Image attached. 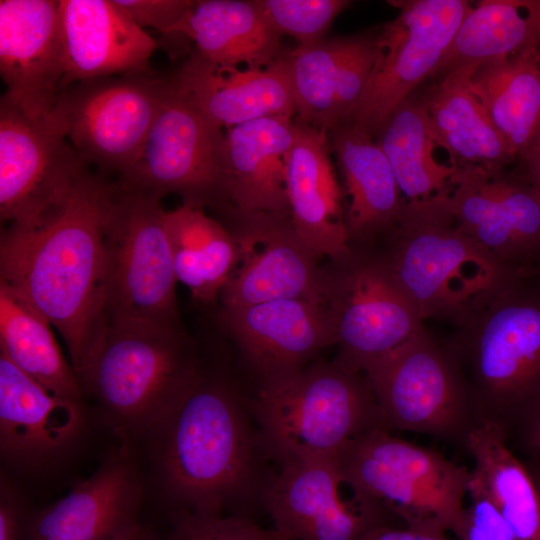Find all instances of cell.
I'll return each instance as SVG.
<instances>
[{
    "label": "cell",
    "mask_w": 540,
    "mask_h": 540,
    "mask_svg": "<svg viewBox=\"0 0 540 540\" xmlns=\"http://www.w3.org/2000/svg\"><path fill=\"white\" fill-rule=\"evenodd\" d=\"M116 192V182L86 168L48 209L1 233L0 286L56 328L79 384L105 321V237Z\"/></svg>",
    "instance_id": "obj_1"
},
{
    "label": "cell",
    "mask_w": 540,
    "mask_h": 540,
    "mask_svg": "<svg viewBox=\"0 0 540 540\" xmlns=\"http://www.w3.org/2000/svg\"><path fill=\"white\" fill-rule=\"evenodd\" d=\"M225 371L200 366L179 399L146 436L162 487L176 510L256 521L275 470L250 407Z\"/></svg>",
    "instance_id": "obj_2"
},
{
    "label": "cell",
    "mask_w": 540,
    "mask_h": 540,
    "mask_svg": "<svg viewBox=\"0 0 540 540\" xmlns=\"http://www.w3.org/2000/svg\"><path fill=\"white\" fill-rule=\"evenodd\" d=\"M443 342L477 424L509 442L540 404V274H510Z\"/></svg>",
    "instance_id": "obj_3"
},
{
    "label": "cell",
    "mask_w": 540,
    "mask_h": 540,
    "mask_svg": "<svg viewBox=\"0 0 540 540\" xmlns=\"http://www.w3.org/2000/svg\"><path fill=\"white\" fill-rule=\"evenodd\" d=\"M442 193L405 202L397 223L376 244L421 319L457 326L516 271L456 226Z\"/></svg>",
    "instance_id": "obj_4"
},
{
    "label": "cell",
    "mask_w": 540,
    "mask_h": 540,
    "mask_svg": "<svg viewBox=\"0 0 540 540\" xmlns=\"http://www.w3.org/2000/svg\"><path fill=\"white\" fill-rule=\"evenodd\" d=\"M201 360L182 327L106 317L82 392L123 436H147L167 415Z\"/></svg>",
    "instance_id": "obj_5"
},
{
    "label": "cell",
    "mask_w": 540,
    "mask_h": 540,
    "mask_svg": "<svg viewBox=\"0 0 540 540\" xmlns=\"http://www.w3.org/2000/svg\"><path fill=\"white\" fill-rule=\"evenodd\" d=\"M250 407L276 466L302 456L336 457L352 439L388 430L366 375L335 359H316L286 378L259 386Z\"/></svg>",
    "instance_id": "obj_6"
},
{
    "label": "cell",
    "mask_w": 540,
    "mask_h": 540,
    "mask_svg": "<svg viewBox=\"0 0 540 540\" xmlns=\"http://www.w3.org/2000/svg\"><path fill=\"white\" fill-rule=\"evenodd\" d=\"M336 459L358 502L386 510L409 528L459 531L471 474L465 466L382 429L352 439Z\"/></svg>",
    "instance_id": "obj_7"
},
{
    "label": "cell",
    "mask_w": 540,
    "mask_h": 540,
    "mask_svg": "<svg viewBox=\"0 0 540 540\" xmlns=\"http://www.w3.org/2000/svg\"><path fill=\"white\" fill-rule=\"evenodd\" d=\"M323 269L324 305L331 314L338 347L335 360L344 367L364 373L425 328L376 243L348 244Z\"/></svg>",
    "instance_id": "obj_8"
},
{
    "label": "cell",
    "mask_w": 540,
    "mask_h": 540,
    "mask_svg": "<svg viewBox=\"0 0 540 540\" xmlns=\"http://www.w3.org/2000/svg\"><path fill=\"white\" fill-rule=\"evenodd\" d=\"M116 183L105 237V318L182 327L167 211L160 197Z\"/></svg>",
    "instance_id": "obj_9"
},
{
    "label": "cell",
    "mask_w": 540,
    "mask_h": 540,
    "mask_svg": "<svg viewBox=\"0 0 540 540\" xmlns=\"http://www.w3.org/2000/svg\"><path fill=\"white\" fill-rule=\"evenodd\" d=\"M224 130L214 126L167 76L160 106L133 164L117 182L184 205L228 208Z\"/></svg>",
    "instance_id": "obj_10"
},
{
    "label": "cell",
    "mask_w": 540,
    "mask_h": 540,
    "mask_svg": "<svg viewBox=\"0 0 540 540\" xmlns=\"http://www.w3.org/2000/svg\"><path fill=\"white\" fill-rule=\"evenodd\" d=\"M364 374L389 431L424 433L464 447L478 426L456 360L425 328Z\"/></svg>",
    "instance_id": "obj_11"
},
{
    "label": "cell",
    "mask_w": 540,
    "mask_h": 540,
    "mask_svg": "<svg viewBox=\"0 0 540 540\" xmlns=\"http://www.w3.org/2000/svg\"><path fill=\"white\" fill-rule=\"evenodd\" d=\"M396 17L378 31L379 55L368 83L340 123L374 139L391 113L433 77L472 4L466 0L390 1Z\"/></svg>",
    "instance_id": "obj_12"
},
{
    "label": "cell",
    "mask_w": 540,
    "mask_h": 540,
    "mask_svg": "<svg viewBox=\"0 0 540 540\" xmlns=\"http://www.w3.org/2000/svg\"><path fill=\"white\" fill-rule=\"evenodd\" d=\"M166 77L118 75L61 91L67 139L82 161L103 173H124L137 158L162 99Z\"/></svg>",
    "instance_id": "obj_13"
},
{
    "label": "cell",
    "mask_w": 540,
    "mask_h": 540,
    "mask_svg": "<svg viewBox=\"0 0 540 540\" xmlns=\"http://www.w3.org/2000/svg\"><path fill=\"white\" fill-rule=\"evenodd\" d=\"M442 196L456 226L503 266L540 265V192L521 174L457 168Z\"/></svg>",
    "instance_id": "obj_14"
},
{
    "label": "cell",
    "mask_w": 540,
    "mask_h": 540,
    "mask_svg": "<svg viewBox=\"0 0 540 540\" xmlns=\"http://www.w3.org/2000/svg\"><path fill=\"white\" fill-rule=\"evenodd\" d=\"M238 245L237 265L221 291L222 307L285 299L324 304L325 275L289 216L223 212Z\"/></svg>",
    "instance_id": "obj_15"
},
{
    "label": "cell",
    "mask_w": 540,
    "mask_h": 540,
    "mask_svg": "<svg viewBox=\"0 0 540 540\" xmlns=\"http://www.w3.org/2000/svg\"><path fill=\"white\" fill-rule=\"evenodd\" d=\"M342 483L336 457L288 460L277 466L266 487L264 512L283 540H361L376 527L392 525L396 518L382 508L353 497L343 502Z\"/></svg>",
    "instance_id": "obj_16"
},
{
    "label": "cell",
    "mask_w": 540,
    "mask_h": 540,
    "mask_svg": "<svg viewBox=\"0 0 540 540\" xmlns=\"http://www.w3.org/2000/svg\"><path fill=\"white\" fill-rule=\"evenodd\" d=\"M63 124L37 123L0 100V215L14 224L40 215L87 168Z\"/></svg>",
    "instance_id": "obj_17"
},
{
    "label": "cell",
    "mask_w": 540,
    "mask_h": 540,
    "mask_svg": "<svg viewBox=\"0 0 540 540\" xmlns=\"http://www.w3.org/2000/svg\"><path fill=\"white\" fill-rule=\"evenodd\" d=\"M3 94L29 119L64 124L59 109L65 74L59 1H0Z\"/></svg>",
    "instance_id": "obj_18"
},
{
    "label": "cell",
    "mask_w": 540,
    "mask_h": 540,
    "mask_svg": "<svg viewBox=\"0 0 540 540\" xmlns=\"http://www.w3.org/2000/svg\"><path fill=\"white\" fill-rule=\"evenodd\" d=\"M221 322L258 387L302 370L336 343L327 307L303 299L222 307Z\"/></svg>",
    "instance_id": "obj_19"
},
{
    "label": "cell",
    "mask_w": 540,
    "mask_h": 540,
    "mask_svg": "<svg viewBox=\"0 0 540 540\" xmlns=\"http://www.w3.org/2000/svg\"><path fill=\"white\" fill-rule=\"evenodd\" d=\"M84 404L56 396L0 351V450L21 469L48 466L84 431Z\"/></svg>",
    "instance_id": "obj_20"
},
{
    "label": "cell",
    "mask_w": 540,
    "mask_h": 540,
    "mask_svg": "<svg viewBox=\"0 0 540 540\" xmlns=\"http://www.w3.org/2000/svg\"><path fill=\"white\" fill-rule=\"evenodd\" d=\"M142 486L126 449L39 512L32 540H135Z\"/></svg>",
    "instance_id": "obj_21"
},
{
    "label": "cell",
    "mask_w": 540,
    "mask_h": 540,
    "mask_svg": "<svg viewBox=\"0 0 540 540\" xmlns=\"http://www.w3.org/2000/svg\"><path fill=\"white\" fill-rule=\"evenodd\" d=\"M61 89L98 78L150 73L157 41L115 0H60Z\"/></svg>",
    "instance_id": "obj_22"
},
{
    "label": "cell",
    "mask_w": 540,
    "mask_h": 540,
    "mask_svg": "<svg viewBox=\"0 0 540 540\" xmlns=\"http://www.w3.org/2000/svg\"><path fill=\"white\" fill-rule=\"evenodd\" d=\"M328 131L294 118L286 155V192L291 224L317 259L348 249L343 190L332 162Z\"/></svg>",
    "instance_id": "obj_23"
},
{
    "label": "cell",
    "mask_w": 540,
    "mask_h": 540,
    "mask_svg": "<svg viewBox=\"0 0 540 540\" xmlns=\"http://www.w3.org/2000/svg\"><path fill=\"white\" fill-rule=\"evenodd\" d=\"M194 106L225 130L258 118L297 115L289 52L263 69L222 67L195 52L172 74Z\"/></svg>",
    "instance_id": "obj_24"
},
{
    "label": "cell",
    "mask_w": 540,
    "mask_h": 540,
    "mask_svg": "<svg viewBox=\"0 0 540 540\" xmlns=\"http://www.w3.org/2000/svg\"><path fill=\"white\" fill-rule=\"evenodd\" d=\"M294 118L268 116L224 130L226 210L290 217L286 155Z\"/></svg>",
    "instance_id": "obj_25"
},
{
    "label": "cell",
    "mask_w": 540,
    "mask_h": 540,
    "mask_svg": "<svg viewBox=\"0 0 540 540\" xmlns=\"http://www.w3.org/2000/svg\"><path fill=\"white\" fill-rule=\"evenodd\" d=\"M342 176L348 244H374L399 220L405 201L391 165L374 139L352 125L328 130Z\"/></svg>",
    "instance_id": "obj_26"
},
{
    "label": "cell",
    "mask_w": 540,
    "mask_h": 540,
    "mask_svg": "<svg viewBox=\"0 0 540 540\" xmlns=\"http://www.w3.org/2000/svg\"><path fill=\"white\" fill-rule=\"evenodd\" d=\"M195 45V53L222 67L263 69L284 52L282 35L258 0H193L171 37Z\"/></svg>",
    "instance_id": "obj_27"
},
{
    "label": "cell",
    "mask_w": 540,
    "mask_h": 540,
    "mask_svg": "<svg viewBox=\"0 0 540 540\" xmlns=\"http://www.w3.org/2000/svg\"><path fill=\"white\" fill-rule=\"evenodd\" d=\"M475 69L441 77L422 99L436 147L446 151L450 165L504 171L517 156L469 87Z\"/></svg>",
    "instance_id": "obj_28"
},
{
    "label": "cell",
    "mask_w": 540,
    "mask_h": 540,
    "mask_svg": "<svg viewBox=\"0 0 540 540\" xmlns=\"http://www.w3.org/2000/svg\"><path fill=\"white\" fill-rule=\"evenodd\" d=\"M464 448L474 460L468 492L490 500L515 540H540V493L505 434L493 425H478L467 436Z\"/></svg>",
    "instance_id": "obj_29"
},
{
    "label": "cell",
    "mask_w": 540,
    "mask_h": 540,
    "mask_svg": "<svg viewBox=\"0 0 540 540\" xmlns=\"http://www.w3.org/2000/svg\"><path fill=\"white\" fill-rule=\"evenodd\" d=\"M539 0H485L472 5L432 78L506 59L538 47Z\"/></svg>",
    "instance_id": "obj_30"
},
{
    "label": "cell",
    "mask_w": 540,
    "mask_h": 540,
    "mask_svg": "<svg viewBox=\"0 0 540 540\" xmlns=\"http://www.w3.org/2000/svg\"><path fill=\"white\" fill-rule=\"evenodd\" d=\"M469 87L520 159L540 139L538 47L477 67Z\"/></svg>",
    "instance_id": "obj_31"
},
{
    "label": "cell",
    "mask_w": 540,
    "mask_h": 540,
    "mask_svg": "<svg viewBox=\"0 0 540 540\" xmlns=\"http://www.w3.org/2000/svg\"><path fill=\"white\" fill-rule=\"evenodd\" d=\"M166 223L178 282L195 300L215 302L237 265L234 235L203 208L184 204L167 211Z\"/></svg>",
    "instance_id": "obj_32"
},
{
    "label": "cell",
    "mask_w": 540,
    "mask_h": 540,
    "mask_svg": "<svg viewBox=\"0 0 540 540\" xmlns=\"http://www.w3.org/2000/svg\"><path fill=\"white\" fill-rule=\"evenodd\" d=\"M386 155L407 201L427 200L445 192L457 167L439 163L423 99L409 96L386 119L374 138Z\"/></svg>",
    "instance_id": "obj_33"
},
{
    "label": "cell",
    "mask_w": 540,
    "mask_h": 540,
    "mask_svg": "<svg viewBox=\"0 0 540 540\" xmlns=\"http://www.w3.org/2000/svg\"><path fill=\"white\" fill-rule=\"evenodd\" d=\"M0 351L58 397L83 403V392L51 324L0 286Z\"/></svg>",
    "instance_id": "obj_34"
},
{
    "label": "cell",
    "mask_w": 540,
    "mask_h": 540,
    "mask_svg": "<svg viewBox=\"0 0 540 540\" xmlns=\"http://www.w3.org/2000/svg\"><path fill=\"white\" fill-rule=\"evenodd\" d=\"M354 35L324 38L288 51L297 117L317 128L333 124L335 90Z\"/></svg>",
    "instance_id": "obj_35"
},
{
    "label": "cell",
    "mask_w": 540,
    "mask_h": 540,
    "mask_svg": "<svg viewBox=\"0 0 540 540\" xmlns=\"http://www.w3.org/2000/svg\"><path fill=\"white\" fill-rule=\"evenodd\" d=\"M269 23L298 44L326 38L335 18L350 5L346 0H258Z\"/></svg>",
    "instance_id": "obj_36"
},
{
    "label": "cell",
    "mask_w": 540,
    "mask_h": 540,
    "mask_svg": "<svg viewBox=\"0 0 540 540\" xmlns=\"http://www.w3.org/2000/svg\"><path fill=\"white\" fill-rule=\"evenodd\" d=\"M145 540H155L145 534ZM156 540H283L274 528L224 514L175 510L170 528Z\"/></svg>",
    "instance_id": "obj_37"
},
{
    "label": "cell",
    "mask_w": 540,
    "mask_h": 540,
    "mask_svg": "<svg viewBox=\"0 0 540 540\" xmlns=\"http://www.w3.org/2000/svg\"><path fill=\"white\" fill-rule=\"evenodd\" d=\"M378 55V32L354 35L337 80L333 108L334 126L345 119L361 97Z\"/></svg>",
    "instance_id": "obj_38"
},
{
    "label": "cell",
    "mask_w": 540,
    "mask_h": 540,
    "mask_svg": "<svg viewBox=\"0 0 540 540\" xmlns=\"http://www.w3.org/2000/svg\"><path fill=\"white\" fill-rule=\"evenodd\" d=\"M471 503L465 508L457 540H515L508 524L488 498L468 492Z\"/></svg>",
    "instance_id": "obj_39"
},
{
    "label": "cell",
    "mask_w": 540,
    "mask_h": 540,
    "mask_svg": "<svg viewBox=\"0 0 540 540\" xmlns=\"http://www.w3.org/2000/svg\"><path fill=\"white\" fill-rule=\"evenodd\" d=\"M142 29L154 28L170 36L192 0H115Z\"/></svg>",
    "instance_id": "obj_40"
},
{
    "label": "cell",
    "mask_w": 540,
    "mask_h": 540,
    "mask_svg": "<svg viewBox=\"0 0 540 540\" xmlns=\"http://www.w3.org/2000/svg\"><path fill=\"white\" fill-rule=\"evenodd\" d=\"M25 511L21 496L6 476L0 484V540H22Z\"/></svg>",
    "instance_id": "obj_41"
},
{
    "label": "cell",
    "mask_w": 540,
    "mask_h": 540,
    "mask_svg": "<svg viewBox=\"0 0 540 540\" xmlns=\"http://www.w3.org/2000/svg\"><path fill=\"white\" fill-rule=\"evenodd\" d=\"M361 540H453L447 532L416 529L406 527L397 528L392 525L376 527L367 532Z\"/></svg>",
    "instance_id": "obj_42"
},
{
    "label": "cell",
    "mask_w": 540,
    "mask_h": 540,
    "mask_svg": "<svg viewBox=\"0 0 540 540\" xmlns=\"http://www.w3.org/2000/svg\"><path fill=\"white\" fill-rule=\"evenodd\" d=\"M512 439L521 442L531 453L540 455V404Z\"/></svg>",
    "instance_id": "obj_43"
},
{
    "label": "cell",
    "mask_w": 540,
    "mask_h": 540,
    "mask_svg": "<svg viewBox=\"0 0 540 540\" xmlns=\"http://www.w3.org/2000/svg\"><path fill=\"white\" fill-rule=\"evenodd\" d=\"M521 175L540 192V139L523 155Z\"/></svg>",
    "instance_id": "obj_44"
},
{
    "label": "cell",
    "mask_w": 540,
    "mask_h": 540,
    "mask_svg": "<svg viewBox=\"0 0 540 540\" xmlns=\"http://www.w3.org/2000/svg\"><path fill=\"white\" fill-rule=\"evenodd\" d=\"M526 466L528 470L530 471L540 493V462L533 461V462H530V464Z\"/></svg>",
    "instance_id": "obj_45"
},
{
    "label": "cell",
    "mask_w": 540,
    "mask_h": 540,
    "mask_svg": "<svg viewBox=\"0 0 540 540\" xmlns=\"http://www.w3.org/2000/svg\"><path fill=\"white\" fill-rule=\"evenodd\" d=\"M135 540H145V534L141 532L140 535Z\"/></svg>",
    "instance_id": "obj_46"
},
{
    "label": "cell",
    "mask_w": 540,
    "mask_h": 540,
    "mask_svg": "<svg viewBox=\"0 0 540 540\" xmlns=\"http://www.w3.org/2000/svg\"><path fill=\"white\" fill-rule=\"evenodd\" d=\"M532 272L540 274V265L535 270H533Z\"/></svg>",
    "instance_id": "obj_47"
},
{
    "label": "cell",
    "mask_w": 540,
    "mask_h": 540,
    "mask_svg": "<svg viewBox=\"0 0 540 540\" xmlns=\"http://www.w3.org/2000/svg\"><path fill=\"white\" fill-rule=\"evenodd\" d=\"M539 6H540V0H539ZM538 54H539V58H540V39H539V44H538Z\"/></svg>",
    "instance_id": "obj_48"
}]
</instances>
